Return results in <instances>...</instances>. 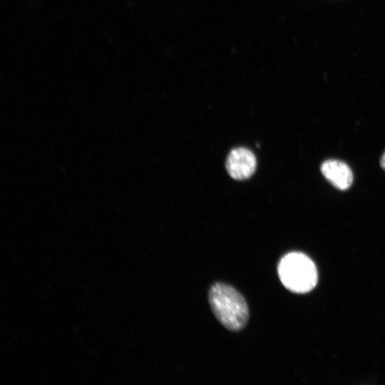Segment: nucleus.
Wrapping results in <instances>:
<instances>
[{
	"mask_svg": "<svg viewBox=\"0 0 385 385\" xmlns=\"http://www.w3.org/2000/svg\"><path fill=\"white\" fill-rule=\"evenodd\" d=\"M209 303L216 319L227 329H242L249 319L247 302L235 288L216 283L210 289Z\"/></svg>",
	"mask_w": 385,
	"mask_h": 385,
	"instance_id": "f257e3e1",
	"label": "nucleus"
},
{
	"mask_svg": "<svg viewBox=\"0 0 385 385\" xmlns=\"http://www.w3.org/2000/svg\"><path fill=\"white\" fill-rule=\"evenodd\" d=\"M277 271L283 285L293 292H307L317 282L314 262L301 252H294L284 255L279 261Z\"/></svg>",
	"mask_w": 385,
	"mask_h": 385,
	"instance_id": "f03ea898",
	"label": "nucleus"
},
{
	"mask_svg": "<svg viewBox=\"0 0 385 385\" xmlns=\"http://www.w3.org/2000/svg\"><path fill=\"white\" fill-rule=\"evenodd\" d=\"M257 160L252 151L245 148L233 149L227 156L226 169L235 180H245L255 172Z\"/></svg>",
	"mask_w": 385,
	"mask_h": 385,
	"instance_id": "7ed1b4c3",
	"label": "nucleus"
},
{
	"mask_svg": "<svg viewBox=\"0 0 385 385\" xmlns=\"http://www.w3.org/2000/svg\"><path fill=\"white\" fill-rule=\"evenodd\" d=\"M323 175L337 188L347 190L353 181V174L349 167L338 160H328L321 165Z\"/></svg>",
	"mask_w": 385,
	"mask_h": 385,
	"instance_id": "20e7f679",
	"label": "nucleus"
},
{
	"mask_svg": "<svg viewBox=\"0 0 385 385\" xmlns=\"http://www.w3.org/2000/svg\"><path fill=\"white\" fill-rule=\"evenodd\" d=\"M381 166L384 170H385V153L383 154L381 158Z\"/></svg>",
	"mask_w": 385,
	"mask_h": 385,
	"instance_id": "39448f33",
	"label": "nucleus"
}]
</instances>
